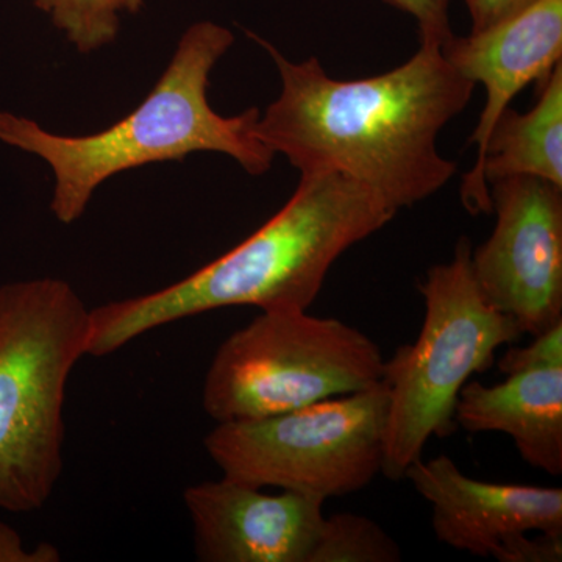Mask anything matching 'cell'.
<instances>
[{"instance_id": "cell-1", "label": "cell", "mask_w": 562, "mask_h": 562, "mask_svg": "<svg viewBox=\"0 0 562 562\" xmlns=\"http://www.w3.org/2000/svg\"><path fill=\"white\" fill-rule=\"evenodd\" d=\"M251 38L271 55L281 81L279 98L260 114L258 138L301 176L342 173L398 211L452 180L458 165L439 151V133L469 105L476 85L450 65L442 46L420 43L395 69L338 80L316 57L294 63Z\"/></svg>"}, {"instance_id": "cell-2", "label": "cell", "mask_w": 562, "mask_h": 562, "mask_svg": "<svg viewBox=\"0 0 562 562\" xmlns=\"http://www.w3.org/2000/svg\"><path fill=\"white\" fill-rule=\"evenodd\" d=\"M397 213L342 173L301 176L283 209L235 249L162 290L91 308L88 357H109L146 333L214 310H308L344 251Z\"/></svg>"}, {"instance_id": "cell-3", "label": "cell", "mask_w": 562, "mask_h": 562, "mask_svg": "<svg viewBox=\"0 0 562 562\" xmlns=\"http://www.w3.org/2000/svg\"><path fill=\"white\" fill-rule=\"evenodd\" d=\"M233 43L235 36L224 25L198 22L181 36L149 95L116 124L91 135H58L29 117L0 111V140L49 165L55 177L50 210L61 224L83 216L103 181L150 162L217 151L250 176H261L276 155L258 138L260 110L227 117L209 102L211 70Z\"/></svg>"}, {"instance_id": "cell-4", "label": "cell", "mask_w": 562, "mask_h": 562, "mask_svg": "<svg viewBox=\"0 0 562 562\" xmlns=\"http://www.w3.org/2000/svg\"><path fill=\"white\" fill-rule=\"evenodd\" d=\"M91 308L61 279L0 286V509L43 508L60 480L66 390Z\"/></svg>"}, {"instance_id": "cell-5", "label": "cell", "mask_w": 562, "mask_h": 562, "mask_svg": "<svg viewBox=\"0 0 562 562\" xmlns=\"http://www.w3.org/2000/svg\"><path fill=\"white\" fill-rule=\"evenodd\" d=\"M471 257V239L462 236L452 260L428 269L417 284L425 301L419 336L384 361L390 405L382 473L391 482L405 479L431 438L457 430L454 406L464 384L491 368L495 351L522 336L512 317L484 299Z\"/></svg>"}, {"instance_id": "cell-6", "label": "cell", "mask_w": 562, "mask_h": 562, "mask_svg": "<svg viewBox=\"0 0 562 562\" xmlns=\"http://www.w3.org/2000/svg\"><path fill=\"white\" fill-rule=\"evenodd\" d=\"M384 361L379 344L346 322L269 310L221 344L202 406L216 424L261 419L369 390Z\"/></svg>"}, {"instance_id": "cell-7", "label": "cell", "mask_w": 562, "mask_h": 562, "mask_svg": "<svg viewBox=\"0 0 562 562\" xmlns=\"http://www.w3.org/2000/svg\"><path fill=\"white\" fill-rule=\"evenodd\" d=\"M386 384L261 419L221 422L206 453L225 479L328 501L364 490L382 473Z\"/></svg>"}, {"instance_id": "cell-8", "label": "cell", "mask_w": 562, "mask_h": 562, "mask_svg": "<svg viewBox=\"0 0 562 562\" xmlns=\"http://www.w3.org/2000/svg\"><path fill=\"white\" fill-rule=\"evenodd\" d=\"M494 232L472 249V272L487 302L538 336L562 322V188L536 177L490 184Z\"/></svg>"}, {"instance_id": "cell-9", "label": "cell", "mask_w": 562, "mask_h": 562, "mask_svg": "<svg viewBox=\"0 0 562 562\" xmlns=\"http://www.w3.org/2000/svg\"><path fill=\"white\" fill-rule=\"evenodd\" d=\"M442 54L458 72L486 90V105L471 136L476 161L462 177L461 202L473 216L490 214V187L483 158L495 122L531 81L549 77L562 58V0H539L535 5L468 36L442 44Z\"/></svg>"}, {"instance_id": "cell-10", "label": "cell", "mask_w": 562, "mask_h": 562, "mask_svg": "<svg viewBox=\"0 0 562 562\" xmlns=\"http://www.w3.org/2000/svg\"><path fill=\"white\" fill-rule=\"evenodd\" d=\"M183 501L203 562H310L325 519L321 498L225 476L192 484Z\"/></svg>"}, {"instance_id": "cell-11", "label": "cell", "mask_w": 562, "mask_h": 562, "mask_svg": "<svg viewBox=\"0 0 562 562\" xmlns=\"http://www.w3.org/2000/svg\"><path fill=\"white\" fill-rule=\"evenodd\" d=\"M405 479L430 503L438 541L454 550L491 558L517 532L562 535L560 487L482 482L462 473L447 454L414 461Z\"/></svg>"}, {"instance_id": "cell-12", "label": "cell", "mask_w": 562, "mask_h": 562, "mask_svg": "<svg viewBox=\"0 0 562 562\" xmlns=\"http://www.w3.org/2000/svg\"><path fill=\"white\" fill-rule=\"evenodd\" d=\"M457 427L503 432L532 468L562 473V366L508 373L503 383H465L454 406Z\"/></svg>"}, {"instance_id": "cell-13", "label": "cell", "mask_w": 562, "mask_h": 562, "mask_svg": "<svg viewBox=\"0 0 562 562\" xmlns=\"http://www.w3.org/2000/svg\"><path fill=\"white\" fill-rule=\"evenodd\" d=\"M532 110L503 111L487 140L483 177L487 187L509 177H536L562 188V63L541 83Z\"/></svg>"}, {"instance_id": "cell-14", "label": "cell", "mask_w": 562, "mask_h": 562, "mask_svg": "<svg viewBox=\"0 0 562 562\" xmlns=\"http://www.w3.org/2000/svg\"><path fill=\"white\" fill-rule=\"evenodd\" d=\"M50 18L81 54L102 49L114 43L124 13H138L144 0H31Z\"/></svg>"}, {"instance_id": "cell-15", "label": "cell", "mask_w": 562, "mask_h": 562, "mask_svg": "<svg viewBox=\"0 0 562 562\" xmlns=\"http://www.w3.org/2000/svg\"><path fill=\"white\" fill-rule=\"evenodd\" d=\"M398 543L372 519L341 513L325 517L310 562H398Z\"/></svg>"}, {"instance_id": "cell-16", "label": "cell", "mask_w": 562, "mask_h": 562, "mask_svg": "<svg viewBox=\"0 0 562 562\" xmlns=\"http://www.w3.org/2000/svg\"><path fill=\"white\" fill-rule=\"evenodd\" d=\"M532 338L535 341L530 346L512 347L503 355L498 361L502 373L508 375L527 369L562 366V322Z\"/></svg>"}, {"instance_id": "cell-17", "label": "cell", "mask_w": 562, "mask_h": 562, "mask_svg": "<svg viewBox=\"0 0 562 562\" xmlns=\"http://www.w3.org/2000/svg\"><path fill=\"white\" fill-rule=\"evenodd\" d=\"M391 7L414 18L419 27L420 43L442 46L452 38L450 27V2L452 0H384Z\"/></svg>"}, {"instance_id": "cell-18", "label": "cell", "mask_w": 562, "mask_h": 562, "mask_svg": "<svg viewBox=\"0 0 562 562\" xmlns=\"http://www.w3.org/2000/svg\"><path fill=\"white\" fill-rule=\"evenodd\" d=\"M528 532L509 536L491 558L501 562H561L562 535H542L530 539Z\"/></svg>"}, {"instance_id": "cell-19", "label": "cell", "mask_w": 562, "mask_h": 562, "mask_svg": "<svg viewBox=\"0 0 562 562\" xmlns=\"http://www.w3.org/2000/svg\"><path fill=\"white\" fill-rule=\"evenodd\" d=\"M539 0H464L472 31L482 32L530 9Z\"/></svg>"}, {"instance_id": "cell-20", "label": "cell", "mask_w": 562, "mask_h": 562, "mask_svg": "<svg viewBox=\"0 0 562 562\" xmlns=\"http://www.w3.org/2000/svg\"><path fill=\"white\" fill-rule=\"evenodd\" d=\"M61 553L49 542H41L29 550L20 532L9 524L0 522V562H58Z\"/></svg>"}]
</instances>
